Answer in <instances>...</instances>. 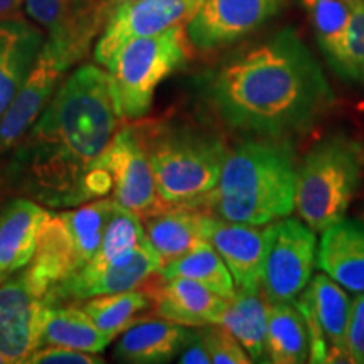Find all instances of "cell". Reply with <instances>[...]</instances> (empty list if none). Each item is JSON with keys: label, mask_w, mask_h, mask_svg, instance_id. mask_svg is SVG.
I'll return each instance as SVG.
<instances>
[{"label": "cell", "mask_w": 364, "mask_h": 364, "mask_svg": "<svg viewBox=\"0 0 364 364\" xmlns=\"http://www.w3.org/2000/svg\"><path fill=\"white\" fill-rule=\"evenodd\" d=\"M297 161L290 140L250 136L228 149L220 179L203 209L220 220L268 225L295 209Z\"/></svg>", "instance_id": "cell-3"}, {"label": "cell", "mask_w": 364, "mask_h": 364, "mask_svg": "<svg viewBox=\"0 0 364 364\" xmlns=\"http://www.w3.org/2000/svg\"><path fill=\"white\" fill-rule=\"evenodd\" d=\"M343 2H346V4H348V6H351V7H354V6H356V4H358V2H361V0H343Z\"/></svg>", "instance_id": "cell-37"}, {"label": "cell", "mask_w": 364, "mask_h": 364, "mask_svg": "<svg viewBox=\"0 0 364 364\" xmlns=\"http://www.w3.org/2000/svg\"><path fill=\"white\" fill-rule=\"evenodd\" d=\"M124 124L110 73L85 65L59 85L31 130L12 149L7 182L56 209L112 193L100 157Z\"/></svg>", "instance_id": "cell-1"}, {"label": "cell", "mask_w": 364, "mask_h": 364, "mask_svg": "<svg viewBox=\"0 0 364 364\" xmlns=\"http://www.w3.org/2000/svg\"><path fill=\"white\" fill-rule=\"evenodd\" d=\"M49 213L29 198H16L0 208V282L33 260Z\"/></svg>", "instance_id": "cell-20"}, {"label": "cell", "mask_w": 364, "mask_h": 364, "mask_svg": "<svg viewBox=\"0 0 364 364\" xmlns=\"http://www.w3.org/2000/svg\"><path fill=\"white\" fill-rule=\"evenodd\" d=\"M80 59L83 58L65 44L53 39L46 41L34 59L29 75L0 120V156L12 150L24 139L51 102L59 85L65 81L66 71Z\"/></svg>", "instance_id": "cell-9"}, {"label": "cell", "mask_w": 364, "mask_h": 364, "mask_svg": "<svg viewBox=\"0 0 364 364\" xmlns=\"http://www.w3.org/2000/svg\"><path fill=\"white\" fill-rule=\"evenodd\" d=\"M39 44L41 34L22 21L0 24V120L29 75Z\"/></svg>", "instance_id": "cell-23"}, {"label": "cell", "mask_w": 364, "mask_h": 364, "mask_svg": "<svg viewBox=\"0 0 364 364\" xmlns=\"http://www.w3.org/2000/svg\"><path fill=\"white\" fill-rule=\"evenodd\" d=\"M209 95L230 129L277 140L306 134L334 102L318 63L290 29L226 63Z\"/></svg>", "instance_id": "cell-2"}, {"label": "cell", "mask_w": 364, "mask_h": 364, "mask_svg": "<svg viewBox=\"0 0 364 364\" xmlns=\"http://www.w3.org/2000/svg\"><path fill=\"white\" fill-rule=\"evenodd\" d=\"M29 17L49 31V39L68 46L81 58L107 24L98 0H26Z\"/></svg>", "instance_id": "cell-18"}, {"label": "cell", "mask_w": 364, "mask_h": 364, "mask_svg": "<svg viewBox=\"0 0 364 364\" xmlns=\"http://www.w3.org/2000/svg\"><path fill=\"white\" fill-rule=\"evenodd\" d=\"M179 363L182 364H211L206 343H204L199 327H191L189 338L179 353Z\"/></svg>", "instance_id": "cell-34"}, {"label": "cell", "mask_w": 364, "mask_h": 364, "mask_svg": "<svg viewBox=\"0 0 364 364\" xmlns=\"http://www.w3.org/2000/svg\"><path fill=\"white\" fill-rule=\"evenodd\" d=\"M307 324L311 363H353L348 351V327L353 302L344 287L327 273L314 275L294 300Z\"/></svg>", "instance_id": "cell-8"}, {"label": "cell", "mask_w": 364, "mask_h": 364, "mask_svg": "<svg viewBox=\"0 0 364 364\" xmlns=\"http://www.w3.org/2000/svg\"><path fill=\"white\" fill-rule=\"evenodd\" d=\"M216 216L201 208H164L142 220L147 240L162 267L209 241Z\"/></svg>", "instance_id": "cell-19"}, {"label": "cell", "mask_w": 364, "mask_h": 364, "mask_svg": "<svg viewBox=\"0 0 364 364\" xmlns=\"http://www.w3.org/2000/svg\"><path fill=\"white\" fill-rule=\"evenodd\" d=\"M105 359L97 353L78 351L61 346H43L27 358L26 364H103Z\"/></svg>", "instance_id": "cell-32"}, {"label": "cell", "mask_w": 364, "mask_h": 364, "mask_svg": "<svg viewBox=\"0 0 364 364\" xmlns=\"http://www.w3.org/2000/svg\"><path fill=\"white\" fill-rule=\"evenodd\" d=\"M302 6L309 14L318 44L331 63L343 43L353 7L343 0H302Z\"/></svg>", "instance_id": "cell-29"}, {"label": "cell", "mask_w": 364, "mask_h": 364, "mask_svg": "<svg viewBox=\"0 0 364 364\" xmlns=\"http://www.w3.org/2000/svg\"><path fill=\"white\" fill-rule=\"evenodd\" d=\"M331 65L346 80L364 83V0L353 7L343 43Z\"/></svg>", "instance_id": "cell-30"}, {"label": "cell", "mask_w": 364, "mask_h": 364, "mask_svg": "<svg viewBox=\"0 0 364 364\" xmlns=\"http://www.w3.org/2000/svg\"><path fill=\"white\" fill-rule=\"evenodd\" d=\"M162 270V262L150 241L145 238L129 260L90 270L80 268L46 294L49 307L81 304L97 295L127 292L140 289L154 273Z\"/></svg>", "instance_id": "cell-13"}, {"label": "cell", "mask_w": 364, "mask_h": 364, "mask_svg": "<svg viewBox=\"0 0 364 364\" xmlns=\"http://www.w3.org/2000/svg\"><path fill=\"white\" fill-rule=\"evenodd\" d=\"M140 289L150 297L154 317L166 318L186 327L220 324L228 306V299L199 282L186 277L166 279L162 270L154 273Z\"/></svg>", "instance_id": "cell-16"}, {"label": "cell", "mask_w": 364, "mask_h": 364, "mask_svg": "<svg viewBox=\"0 0 364 364\" xmlns=\"http://www.w3.org/2000/svg\"><path fill=\"white\" fill-rule=\"evenodd\" d=\"M316 263V231L295 218L277 221L262 280L270 304L294 302L311 282Z\"/></svg>", "instance_id": "cell-10"}, {"label": "cell", "mask_w": 364, "mask_h": 364, "mask_svg": "<svg viewBox=\"0 0 364 364\" xmlns=\"http://www.w3.org/2000/svg\"><path fill=\"white\" fill-rule=\"evenodd\" d=\"M186 24L154 36L134 38L113 54L107 68L115 85L124 122L142 120L149 115L156 88L191 56Z\"/></svg>", "instance_id": "cell-7"}, {"label": "cell", "mask_w": 364, "mask_h": 364, "mask_svg": "<svg viewBox=\"0 0 364 364\" xmlns=\"http://www.w3.org/2000/svg\"><path fill=\"white\" fill-rule=\"evenodd\" d=\"M270 300L263 290L243 292L238 290L228 300L220 324L231 332L238 343L247 349L252 361H265L267 358V327Z\"/></svg>", "instance_id": "cell-24"}, {"label": "cell", "mask_w": 364, "mask_h": 364, "mask_svg": "<svg viewBox=\"0 0 364 364\" xmlns=\"http://www.w3.org/2000/svg\"><path fill=\"white\" fill-rule=\"evenodd\" d=\"M162 275L166 279L186 277V279L196 280L228 300L233 299L238 292L230 268L226 267L225 260L213 247L211 241H204L184 257L162 267Z\"/></svg>", "instance_id": "cell-28"}, {"label": "cell", "mask_w": 364, "mask_h": 364, "mask_svg": "<svg viewBox=\"0 0 364 364\" xmlns=\"http://www.w3.org/2000/svg\"><path fill=\"white\" fill-rule=\"evenodd\" d=\"M206 343L209 358L213 364H248L253 363L247 349L238 343V339L225 329L221 324L199 327Z\"/></svg>", "instance_id": "cell-31"}, {"label": "cell", "mask_w": 364, "mask_h": 364, "mask_svg": "<svg viewBox=\"0 0 364 364\" xmlns=\"http://www.w3.org/2000/svg\"><path fill=\"white\" fill-rule=\"evenodd\" d=\"M112 341V338L98 329L83 309L76 304H70V306L48 309L39 348L61 346V348L102 354Z\"/></svg>", "instance_id": "cell-25"}, {"label": "cell", "mask_w": 364, "mask_h": 364, "mask_svg": "<svg viewBox=\"0 0 364 364\" xmlns=\"http://www.w3.org/2000/svg\"><path fill=\"white\" fill-rule=\"evenodd\" d=\"M275 223L243 225L220 220L216 216L209 241L230 268L238 290L255 292L262 289L263 270Z\"/></svg>", "instance_id": "cell-17"}, {"label": "cell", "mask_w": 364, "mask_h": 364, "mask_svg": "<svg viewBox=\"0 0 364 364\" xmlns=\"http://www.w3.org/2000/svg\"><path fill=\"white\" fill-rule=\"evenodd\" d=\"M166 208H201L220 179L228 147L221 135L188 122H134Z\"/></svg>", "instance_id": "cell-4"}, {"label": "cell", "mask_w": 364, "mask_h": 364, "mask_svg": "<svg viewBox=\"0 0 364 364\" xmlns=\"http://www.w3.org/2000/svg\"><path fill=\"white\" fill-rule=\"evenodd\" d=\"M191 327L166 318L147 317L122 332L115 359L130 364H161L179 356L189 338Z\"/></svg>", "instance_id": "cell-22"}, {"label": "cell", "mask_w": 364, "mask_h": 364, "mask_svg": "<svg viewBox=\"0 0 364 364\" xmlns=\"http://www.w3.org/2000/svg\"><path fill=\"white\" fill-rule=\"evenodd\" d=\"M203 0H136L113 12L95 48V59L107 66L127 41L154 36L186 24Z\"/></svg>", "instance_id": "cell-15"}, {"label": "cell", "mask_w": 364, "mask_h": 364, "mask_svg": "<svg viewBox=\"0 0 364 364\" xmlns=\"http://www.w3.org/2000/svg\"><path fill=\"white\" fill-rule=\"evenodd\" d=\"M348 351L353 363L364 364V294H358L353 300L348 327Z\"/></svg>", "instance_id": "cell-33"}, {"label": "cell", "mask_w": 364, "mask_h": 364, "mask_svg": "<svg viewBox=\"0 0 364 364\" xmlns=\"http://www.w3.org/2000/svg\"><path fill=\"white\" fill-rule=\"evenodd\" d=\"M115 208L113 199L100 198L78 208L49 213L33 260L22 272L27 284L46 297L54 285L83 268L98 252Z\"/></svg>", "instance_id": "cell-6"}, {"label": "cell", "mask_w": 364, "mask_h": 364, "mask_svg": "<svg viewBox=\"0 0 364 364\" xmlns=\"http://www.w3.org/2000/svg\"><path fill=\"white\" fill-rule=\"evenodd\" d=\"M317 267L346 290L364 294V223L344 218L322 231Z\"/></svg>", "instance_id": "cell-21"}, {"label": "cell", "mask_w": 364, "mask_h": 364, "mask_svg": "<svg viewBox=\"0 0 364 364\" xmlns=\"http://www.w3.org/2000/svg\"><path fill=\"white\" fill-rule=\"evenodd\" d=\"M285 4L287 0H203L186 31L193 48L216 51L253 34Z\"/></svg>", "instance_id": "cell-12"}, {"label": "cell", "mask_w": 364, "mask_h": 364, "mask_svg": "<svg viewBox=\"0 0 364 364\" xmlns=\"http://www.w3.org/2000/svg\"><path fill=\"white\" fill-rule=\"evenodd\" d=\"M364 150L356 140L334 134L314 144L297 166L295 209L316 233L344 220L361 184Z\"/></svg>", "instance_id": "cell-5"}, {"label": "cell", "mask_w": 364, "mask_h": 364, "mask_svg": "<svg viewBox=\"0 0 364 364\" xmlns=\"http://www.w3.org/2000/svg\"><path fill=\"white\" fill-rule=\"evenodd\" d=\"M132 2H136V0H98V6L103 17L108 22V19L113 16V12H117L120 7L129 6Z\"/></svg>", "instance_id": "cell-36"}, {"label": "cell", "mask_w": 364, "mask_h": 364, "mask_svg": "<svg viewBox=\"0 0 364 364\" xmlns=\"http://www.w3.org/2000/svg\"><path fill=\"white\" fill-rule=\"evenodd\" d=\"M48 309L22 273L0 282V354L7 364L26 363L39 348Z\"/></svg>", "instance_id": "cell-14"}, {"label": "cell", "mask_w": 364, "mask_h": 364, "mask_svg": "<svg viewBox=\"0 0 364 364\" xmlns=\"http://www.w3.org/2000/svg\"><path fill=\"white\" fill-rule=\"evenodd\" d=\"M311 341L307 324L294 302L270 304L267 327V358L273 364L309 361Z\"/></svg>", "instance_id": "cell-26"}, {"label": "cell", "mask_w": 364, "mask_h": 364, "mask_svg": "<svg viewBox=\"0 0 364 364\" xmlns=\"http://www.w3.org/2000/svg\"><path fill=\"white\" fill-rule=\"evenodd\" d=\"M22 0H0V22L21 21Z\"/></svg>", "instance_id": "cell-35"}, {"label": "cell", "mask_w": 364, "mask_h": 364, "mask_svg": "<svg viewBox=\"0 0 364 364\" xmlns=\"http://www.w3.org/2000/svg\"><path fill=\"white\" fill-rule=\"evenodd\" d=\"M98 166L110 176L113 201L135 213L140 220L166 208L157 193L152 166L134 122L117 130Z\"/></svg>", "instance_id": "cell-11"}, {"label": "cell", "mask_w": 364, "mask_h": 364, "mask_svg": "<svg viewBox=\"0 0 364 364\" xmlns=\"http://www.w3.org/2000/svg\"><path fill=\"white\" fill-rule=\"evenodd\" d=\"M81 309L108 338L115 339L136 322L152 317V302L142 289L91 297Z\"/></svg>", "instance_id": "cell-27"}]
</instances>
